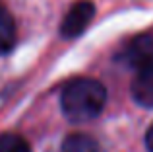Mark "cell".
I'll return each mask as SVG.
<instances>
[{
	"label": "cell",
	"mask_w": 153,
	"mask_h": 152,
	"mask_svg": "<svg viewBox=\"0 0 153 152\" xmlns=\"http://www.w3.org/2000/svg\"><path fill=\"white\" fill-rule=\"evenodd\" d=\"M122 59L132 68H153V33H142L128 43Z\"/></svg>",
	"instance_id": "obj_3"
},
{
	"label": "cell",
	"mask_w": 153,
	"mask_h": 152,
	"mask_svg": "<svg viewBox=\"0 0 153 152\" xmlns=\"http://www.w3.org/2000/svg\"><path fill=\"white\" fill-rule=\"evenodd\" d=\"M132 98L142 107H153V68L138 70L132 80Z\"/></svg>",
	"instance_id": "obj_4"
},
{
	"label": "cell",
	"mask_w": 153,
	"mask_h": 152,
	"mask_svg": "<svg viewBox=\"0 0 153 152\" xmlns=\"http://www.w3.org/2000/svg\"><path fill=\"white\" fill-rule=\"evenodd\" d=\"M95 14V6L89 2V0H79L74 6L68 10V14L64 16L62 26H60V33L66 39L78 37L85 31V27L89 26V22L93 20Z\"/></svg>",
	"instance_id": "obj_2"
},
{
	"label": "cell",
	"mask_w": 153,
	"mask_h": 152,
	"mask_svg": "<svg viewBox=\"0 0 153 152\" xmlns=\"http://www.w3.org/2000/svg\"><path fill=\"white\" fill-rule=\"evenodd\" d=\"M146 146H147L149 152H153V125L147 129V133H146Z\"/></svg>",
	"instance_id": "obj_8"
},
{
	"label": "cell",
	"mask_w": 153,
	"mask_h": 152,
	"mask_svg": "<svg viewBox=\"0 0 153 152\" xmlns=\"http://www.w3.org/2000/svg\"><path fill=\"white\" fill-rule=\"evenodd\" d=\"M16 22L12 18V14L0 4V55H8L16 45Z\"/></svg>",
	"instance_id": "obj_5"
},
{
	"label": "cell",
	"mask_w": 153,
	"mask_h": 152,
	"mask_svg": "<svg viewBox=\"0 0 153 152\" xmlns=\"http://www.w3.org/2000/svg\"><path fill=\"white\" fill-rule=\"evenodd\" d=\"M60 152H103V148L89 135L74 133L64 138L62 146H60Z\"/></svg>",
	"instance_id": "obj_6"
},
{
	"label": "cell",
	"mask_w": 153,
	"mask_h": 152,
	"mask_svg": "<svg viewBox=\"0 0 153 152\" xmlns=\"http://www.w3.org/2000/svg\"><path fill=\"white\" fill-rule=\"evenodd\" d=\"M0 152H31V146L19 135L4 133L0 135Z\"/></svg>",
	"instance_id": "obj_7"
},
{
	"label": "cell",
	"mask_w": 153,
	"mask_h": 152,
	"mask_svg": "<svg viewBox=\"0 0 153 152\" xmlns=\"http://www.w3.org/2000/svg\"><path fill=\"white\" fill-rule=\"evenodd\" d=\"M107 103V90L95 78H76L60 94L62 111L72 123H87L99 117Z\"/></svg>",
	"instance_id": "obj_1"
}]
</instances>
